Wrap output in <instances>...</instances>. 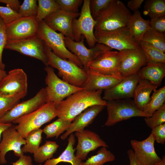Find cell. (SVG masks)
<instances>
[{
	"instance_id": "obj_1",
	"label": "cell",
	"mask_w": 165,
	"mask_h": 165,
	"mask_svg": "<svg viewBox=\"0 0 165 165\" xmlns=\"http://www.w3.org/2000/svg\"><path fill=\"white\" fill-rule=\"evenodd\" d=\"M102 90L77 91L55 103L57 116L71 122L88 107L94 105L106 106V101L101 97Z\"/></svg>"
},
{
	"instance_id": "obj_42",
	"label": "cell",
	"mask_w": 165,
	"mask_h": 165,
	"mask_svg": "<svg viewBox=\"0 0 165 165\" xmlns=\"http://www.w3.org/2000/svg\"><path fill=\"white\" fill-rule=\"evenodd\" d=\"M112 0H90V9L93 18L94 19L99 13L106 8Z\"/></svg>"
},
{
	"instance_id": "obj_18",
	"label": "cell",
	"mask_w": 165,
	"mask_h": 165,
	"mask_svg": "<svg viewBox=\"0 0 165 165\" xmlns=\"http://www.w3.org/2000/svg\"><path fill=\"white\" fill-rule=\"evenodd\" d=\"M80 13H71L61 9H59L46 17L44 21L51 29L58 31L65 37L73 40L72 23L75 19L79 16Z\"/></svg>"
},
{
	"instance_id": "obj_41",
	"label": "cell",
	"mask_w": 165,
	"mask_h": 165,
	"mask_svg": "<svg viewBox=\"0 0 165 165\" xmlns=\"http://www.w3.org/2000/svg\"><path fill=\"white\" fill-rule=\"evenodd\" d=\"M22 16L18 13L7 6H0V17L5 24H8Z\"/></svg>"
},
{
	"instance_id": "obj_17",
	"label": "cell",
	"mask_w": 165,
	"mask_h": 165,
	"mask_svg": "<svg viewBox=\"0 0 165 165\" xmlns=\"http://www.w3.org/2000/svg\"><path fill=\"white\" fill-rule=\"evenodd\" d=\"M2 138L0 142V162L6 163L5 156L7 152L13 151L18 157L24 155L21 146L26 143V141L13 125L5 130L2 134Z\"/></svg>"
},
{
	"instance_id": "obj_13",
	"label": "cell",
	"mask_w": 165,
	"mask_h": 165,
	"mask_svg": "<svg viewBox=\"0 0 165 165\" xmlns=\"http://www.w3.org/2000/svg\"><path fill=\"white\" fill-rule=\"evenodd\" d=\"M124 53V50L108 51L90 62L88 65V69L104 75L121 77L119 69Z\"/></svg>"
},
{
	"instance_id": "obj_47",
	"label": "cell",
	"mask_w": 165,
	"mask_h": 165,
	"mask_svg": "<svg viewBox=\"0 0 165 165\" xmlns=\"http://www.w3.org/2000/svg\"><path fill=\"white\" fill-rule=\"evenodd\" d=\"M12 165H33L31 158L29 156L23 155L15 162H11Z\"/></svg>"
},
{
	"instance_id": "obj_30",
	"label": "cell",
	"mask_w": 165,
	"mask_h": 165,
	"mask_svg": "<svg viewBox=\"0 0 165 165\" xmlns=\"http://www.w3.org/2000/svg\"><path fill=\"white\" fill-rule=\"evenodd\" d=\"M107 148L102 147L96 154L88 158L85 162L82 161L80 165H104L106 163L114 161L115 156Z\"/></svg>"
},
{
	"instance_id": "obj_22",
	"label": "cell",
	"mask_w": 165,
	"mask_h": 165,
	"mask_svg": "<svg viewBox=\"0 0 165 165\" xmlns=\"http://www.w3.org/2000/svg\"><path fill=\"white\" fill-rule=\"evenodd\" d=\"M105 107L103 105H96L86 109L75 117L68 129L61 136V139L64 140L73 132L85 130V128L93 122Z\"/></svg>"
},
{
	"instance_id": "obj_6",
	"label": "cell",
	"mask_w": 165,
	"mask_h": 165,
	"mask_svg": "<svg viewBox=\"0 0 165 165\" xmlns=\"http://www.w3.org/2000/svg\"><path fill=\"white\" fill-rule=\"evenodd\" d=\"M98 43L105 45L119 51L141 48L134 41L128 27L109 31H94Z\"/></svg>"
},
{
	"instance_id": "obj_24",
	"label": "cell",
	"mask_w": 165,
	"mask_h": 165,
	"mask_svg": "<svg viewBox=\"0 0 165 165\" xmlns=\"http://www.w3.org/2000/svg\"><path fill=\"white\" fill-rule=\"evenodd\" d=\"M158 86L148 80L140 79L134 90L133 97L134 102L139 110L143 111L145 107L149 103L150 94L156 89Z\"/></svg>"
},
{
	"instance_id": "obj_23",
	"label": "cell",
	"mask_w": 165,
	"mask_h": 165,
	"mask_svg": "<svg viewBox=\"0 0 165 165\" xmlns=\"http://www.w3.org/2000/svg\"><path fill=\"white\" fill-rule=\"evenodd\" d=\"M87 73L88 78L83 88L88 91L103 90L110 89L120 82L123 78L104 75L89 69Z\"/></svg>"
},
{
	"instance_id": "obj_29",
	"label": "cell",
	"mask_w": 165,
	"mask_h": 165,
	"mask_svg": "<svg viewBox=\"0 0 165 165\" xmlns=\"http://www.w3.org/2000/svg\"><path fill=\"white\" fill-rule=\"evenodd\" d=\"M72 122L58 118L55 121L46 126L42 129L47 138L55 137L57 138L69 128Z\"/></svg>"
},
{
	"instance_id": "obj_51",
	"label": "cell",
	"mask_w": 165,
	"mask_h": 165,
	"mask_svg": "<svg viewBox=\"0 0 165 165\" xmlns=\"http://www.w3.org/2000/svg\"><path fill=\"white\" fill-rule=\"evenodd\" d=\"M152 165H165V156L164 155L163 156L161 161L157 163H155Z\"/></svg>"
},
{
	"instance_id": "obj_32",
	"label": "cell",
	"mask_w": 165,
	"mask_h": 165,
	"mask_svg": "<svg viewBox=\"0 0 165 165\" xmlns=\"http://www.w3.org/2000/svg\"><path fill=\"white\" fill-rule=\"evenodd\" d=\"M141 42L147 43L161 51L165 52L164 33L150 28L145 33Z\"/></svg>"
},
{
	"instance_id": "obj_25",
	"label": "cell",
	"mask_w": 165,
	"mask_h": 165,
	"mask_svg": "<svg viewBox=\"0 0 165 165\" xmlns=\"http://www.w3.org/2000/svg\"><path fill=\"white\" fill-rule=\"evenodd\" d=\"M149 22L142 18L138 10L134 12L130 18L127 26L134 41L139 45L145 33L150 29Z\"/></svg>"
},
{
	"instance_id": "obj_52",
	"label": "cell",
	"mask_w": 165,
	"mask_h": 165,
	"mask_svg": "<svg viewBox=\"0 0 165 165\" xmlns=\"http://www.w3.org/2000/svg\"><path fill=\"white\" fill-rule=\"evenodd\" d=\"M6 72L0 68V81L7 74Z\"/></svg>"
},
{
	"instance_id": "obj_10",
	"label": "cell",
	"mask_w": 165,
	"mask_h": 165,
	"mask_svg": "<svg viewBox=\"0 0 165 165\" xmlns=\"http://www.w3.org/2000/svg\"><path fill=\"white\" fill-rule=\"evenodd\" d=\"M46 46L45 42L36 35L24 39L7 41L5 49L38 59L47 66L48 61Z\"/></svg>"
},
{
	"instance_id": "obj_20",
	"label": "cell",
	"mask_w": 165,
	"mask_h": 165,
	"mask_svg": "<svg viewBox=\"0 0 165 165\" xmlns=\"http://www.w3.org/2000/svg\"><path fill=\"white\" fill-rule=\"evenodd\" d=\"M140 79L138 73L123 78L113 87L105 90L102 99L107 101L133 97L134 90Z\"/></svg>"
},
{
	"instance_id": "obj_4",
	"label": "cell",
	"mask_w": 165,
	"mask_h": 165,
	"mask_svg": "<svg viewBox=\"0 0 165 165\" xmlns=\"http://www.w3.org/2000/svg\"><path fill=\"white\" fill-rule=\"evenodd\" d=\"M57 116L55 103L48 102L34 112L17 118L13 123L17 124L14 126L15 129L25 139L29 132L40 129Z\"/></svg>"
},
{
	"instance_id": "obj_31",
	"label": "cell",
	"mask_w": 165,
	"mask_h": 165,
	"mask_svg": "<svg viewBox=\"0 0 165 165\" xmlns=\"http://www.w3.org/2000/svg\"><path fill=\"white\" fill-rule=\"evenodd\" d=\"M42 129L40 128L29 132L25 138L26 143L21 148L24 153L34 154L40 147L42 140Z\"/></svg>"
},
{
	"instance_id": "obj_46",
	"label": "cell",
	"mask_w": 165,
	"mask_h": 165,
	"mask_svg": "<svg viewBox=\"0 0 165 165\" xmlns=\"http://www.w3.org/2000/svg\"><path fill=\"white\" fill-rule=\"evenodd\" d=\"M0 3L5 4L6 6L18 13L21 5L20 1L18 0H0Z\"/></svg>"
},
{
	"instance_id": "obj_48",
	"label": "cell",
	"mask_w": 165,
	"mask_h": 165,
	"mask_svg": "<svg viewBox=\"0 0 165 165\" xmlns=\"http://www.w3.org/2000/svg\"><path fill=\"white\" fill-rule=\"evenodd\" d=\"M144 2V0H130L127 3V8L134 12L138 10Z\"/></svg>"
},
{
	"instance_id": "obj_33",
	"label": "cell",
	"mask_w": 165,
	"mask_h": 165,
	"mask_svg": "<svg viewBox=\"0 0 165 165\" xmlns=\"http://www.w3.org/2000/svg\"><path fill=\"white\" fill-rule=\"evenodd\" d=\"M147 64L165 63V54L160 50L142 42L140 44Z\"/></svg>"
},
{
	"instance_id": "obj_40",
	"label": "cell",
	"mask_w": 165,
	"mask_h": 165,
	"mask_svg": "<svg viewBox=\"0 0 165 165\" xmlns=\"http://www.w3.org/2000/svg\"><path fill=\"white\" fill-rule=\"evenodd\" d=\"M61 9L67 12L77 13L78 8L83 0H55Z\"/></svg>"
},
{
	"instance_id": "obj_43",
	"label": "cell",
	"mask_w": 165,
	"mask_h": 165,
	"mask_svg": "<svg viewBox=\"0 0 165 165\" xmlns=\"http://www.w3.org/2000/svg\"><path fill=\"white\" fill-rule=\"evenodd\" d=\"M6 31V25L0 17V68L4 70L5 65L2 61V54L7 42Z\"/></svg>"
},
{
	"instance_id": "obj_14",
	"label": "cell",
	"mask_w": 165,
	"mask_h": 165,
	"mask_svg": "<svg viewBox=\"0 0 165 165\" xmlns=\"http://www.w3.org/2000/svg\"><path fill=\"white\" fill-rule=\"evenodd\" d=\"M28 77L24 70L15 68L9 71L0 81V96H10L27 93Z\"/></svg>"
},
{
	"instance_id": "obj_28",
	"label": "cell",
	"mask_w": 165,
	"mask_h": 165,
	"mask_svg": "<svg viewBox=\"0 0 165 165\" xmlns=\"http://www.w3.org/2000/svg\"><path fill=\"white\" fill-rule=\"evenodd\" d=\"M59 147V145L56 142L46 141L33 154L34 160L41 164L52 158Z\"/></svg>"
},
{
	"instance_id": "obj_3",
	"label": "cell",
	"mask_w": 165,
	"mask_h": 165,
	"mask_svg": "<svg viewBox=\"0 0 165 165\" xmlns=\"http://www.w3.org/2000/svg\"><path fill=\"white\" fill-rule=\"evenodd\" d=\"M45 51L48 65L57 69L62 79L75 86L83 87L88 78L87 72L76 64L64 59L54 54L46 44Z\"/></svg>"
},
{
	"instance_id": "obj_21",
	"label": "cell",
	"mask_w": 165,
	"mask_h": 165,
	"mask_svg": "<svg viewBox=\"0 0 165 165\" xmlns=\"http://www.w3.org/2000/svg\"><path fill=\"white\" fill-rule=\"evenodd\" d=\"M147 62L141 48L124 50L120 65L119 72L123 77L137 74Z\"/></svg>"
},
{
	"instance_id": "obj_2",
	"label": "cell",
	"mask_w": 165,
	"mask_h": 165,
	"mask_svg": "<svg viewBox=\"0 0 165 165\" xmlns=\"http://www.w3.org/2000/svg\"><path fill=\"white\" fill-rule=\"evenodd\" d=\"M132 14L123 2L112 0L94 19L95 31H109L127 26Z\"/></svg>"
},
{
	"instance_id": "obj_27",
	"label": "cell",
	"mask_w": 165,
	"mask_h": 165,
	"mask_svg": "<svg viewBox=\"0 0 165 165\" xmlns=\"http://www.w3.org/2000/svg\"><path fill=\"white\" fill-rule=\"evenodd\" d=\"M68 138L67 145L61 154L56 158H52L45 161L43 165H57L61 162H67L71 165H80L82 162L75 154V149L74 146L75 142V134L72 133Z\"/></svg>"
},
{
	"instance_id": "obj_8",
	"label": "cell",
	"mask_w": 165,
	"mask_h": 165,
	"mask_svg": "<svg viewBox=\"0 0 165 165\" xmlns=\"http://www.w3.org/2000/svg\"><path fill=\"white\" fill-rule=\"evenodd\" d=\"M46 72L45 82L47 96V102H59L71 94L83 90V87L72 85L59 78L55 73L53 68L46 66Z\"/></svg>"
},
{
	"instance_id": "obj_35",
	"label": "cell",
	"mask_w": 165,
	"mask_h": 165,
	"mask_svg": "<svg viewBox=\"0 0 165 165\" xmlns=\"http://www.w3.org/2000/svg\"><path fill=\"white\" fill-rule=\"evenodd\" d=\"M165 101V86L155 89L149 103L145 107L143 112L151 116L152 114L163 104Z\"/></svg>"
},
{
	"instance_id": "obj_11",
	"label": "cell",
	"mask_w": 165,
	"mask_h": 165,
	"mask_svg": "<svg viewBox=\"0 0 165 165\" xmlns=\"http://www.w3.org/2000/svg\"><path fill=\"white\" fill-rule=\"evenodd\" d=\"M84 37L82 35L81 40L76 42L65 37V43L68 49L74 54L80 61L83 68L87 72L89 64L103 53L112 50L103 44L97 43L92 48H88L85 45Z\"/></svg>"
},
{
	"instance_id": "obj_49",
	"label": "cell",
	"mask_w": 165,
	"mask_h": 165,
	"mask_svg": "<svg viewBox=\"0 0 165 165\" xmlns=\"http://www.w3.org/2000/svg\"><path fill=\"white\" fill-rule=\"evenodd\" d=\"M127 153L129 160V165H141L136 159L132 149L128 150Z\"/></svg>"
},
{
	"instance_id": "obj_12",
	"label": "cell",
	"mask_w": 165,
	"mask_h": 165,
	"mask_svg": "<svg viewBox=\"0 0 165 165\" xmlns=\"http://www.w3.org/2000/svg\"><path fill=\"white\" fill-rule=\"evenodd\" d=\"M47 102L46 87L42 88L31 98L19 102L0 119V123H10L17 118L29 114Z\"/></svg>"
},
{
	"instance_id": "obj_19",
	"label": "cell",
	"mask_w": 165,
	"mask_h": 165,
	"mask_svg": "<svg viewBox=\"0 0 165 165\" xmlns=\"http://www.w3.org/2000/svg\"><path fill=\"white\" fill-rule=\"evenodd\" d=\"M155 141L151 134L145 139L138 141L132 139L130 144L135 157L141 165H152L161 160L154 148Z\"/></svg>"
},
{
	"instance_id": "obj_26",
	"label": "cell",
	"mask_w": 165,
	"mask_h": 165,
	"mask_svg": "<svg viewBox=\"0 0 165 165\" xmlns=\"http://www.w3.org/2000/svg\"><path fill=\"white\" fill-rule=\"evenodd\" d=\"M138 74L140 79L147 80L158 86L165 76V63L147 64Z\"/></svg>"
},
{
	"instance_id": "obj_16",
	"label": "cell",
	"mask_w": 165,
	"mask_h": 165,
	"mask_svg": "<svg viewBox=\"0 0 165 165\" xmlns=\"http://www.w3.org/2000/svg\"><path fill=\"white\" fill-rule=\"evenodd\" d=\"M77 139L75 156L82 161L88 153L101 147H108V145L96 133L89 130L76 131L75 134Z\"/></svg>"
},
{
	"instance_id": "obj_36",
	"label": "cell",
	"mask_w": 165,
	"mask_h": 165,
	"mask_svg": "<svg viewBox=\"0 0 165 165\" xmlns=\"http://www.w3.org/2000/svg\"><path fill=\"white\" fill-rule=\"evenodd\" d=\"M36 19L38 23L50 14L61 9L55 0H38Z\"/></svg>"
},
{
	"instance_id": "obj_7",
	"label": "cell",
	"mask_w": 165,
	"mask_h": 165,
	"mask_svg": "<svg viewBox=\"0 0 165 165\" xmlns=\"http://www.w3.org/2000/svg\"><path fill=\"white\" fill-rule=\"evenodd\" d=\"M89 4L90 0H83L79 18L73 21L72 31L75 41L79 42L83 35L89 47L92 48L97 43L94 32L96 21L91 14Z\"/></svg>"
},
{
	"instance_id": "obj_50",
	"label": "cell",
	"mask_w": 165,
	"mask_h": 165,
	"mask_svg": "<svg viewBox=\"0 0 165 165\" xmlns=\"http://www.w3.org/2000/svg\"><path fill=\"white\" fill-rule=\"evenodd\" d=\"M12 125V123H0V140L3 132L8 128Z\"/></svg>"
},
{
	"instance_id": "obj_45",
	"label": "cell",
	"mask_w": 165,
	"mask_h": 165,
	"mask_svg": "<svg viewBox=\"0 0 165 165\" xmlns=\"http://www.w3.org/2000/svg\"><path fill=\"white\" fill-rule=\"evenodd\" d=\"M151 134L157 143L163 145L165 142V123L152 129Z\"/></svg>"
},
{
	"instance_id": "obj_34",
	"label": "cell",
	"mask_w": 165,
	"mask_h": 165,
	"mask_svg": "<svg viewBox=\"0 0 165 165\" xmlns=\"http://www.w3.org/2000/svg\"><path fill=\"white\" fill-rule=\"evenodd\" d=\"M143 14L151 19L165 16V0H146L144 6Z\"/></svg>"
},
{
	"instance_id": "obj_15",
	"label": "cell",
	"mask_w": 165,
	"mask_h": 165,
	"mask_svg": "<svg viewBox=\"0 0 165 165\" xmlns=\"http://www.w3.org/2000/svg\"><path fill=\"white\" fill-rule=\"evenodd\" d=\"M6 25L7 41L20 40L37 35L39 23L36 16L22 17Z\"/></svg>"
},
{
	"instance_id": "obj_38",
	"label": "cell",
	"mask_w": 165,
	"mask_h": 165,
	"mask_svg": "<svg viewBox=\"0 0 165 165\" xmlns=\"http://www.w3.org/2000/svg\"><path fill=\"white\" fill-rule=\"evenodd\" d=\"M146 125L151 129L165 123V105L164 104L149 117H145Z\"/></svg>"
},
{
	"instance_id": "obj_5",
	"label": "cell",
	"mask_w": 165,
	"mask_h": 165,
	"mask_svg": "<svg viewBox=\"0 0 165 165\" xmlns=\"http://www.w3.org/2000/svg\"><path fill=\"white\" fill-rule=\"evenodd\" d=\"M37 35L56 55L64 59H67L75 63L79 67L83 68V65L78 58L66 47L64 35L51 29L43 20L39 23Z\"/></svg>"
},
{
	"instance_id": "obj_53",
	"label": "cell",
	"mask_w": 165,
	"mask_h": 165,
	"mask_svg": "<svg viewBox=\"0 0 165 165\" xmlns=\"http://www.w3.org/2000/svg\"><path fill=\"white\" fill-rule=\"evenodd\" d=\"M42 165L41 164H39V165Z\"/></svg>"
},
{
	"instance_id": "obj_37",
	"label": "cell",
	"mask_w": 165,
	"mask_h": 165,
	"mask_svg": "<svg viewBox=\"0 0 165 165\" xmlns=\"http://www.w3.org/2000/svg\"><path fill=\"white\" fill-rule=\"evenodd\" d=\"M27 93L17 94L10 96H0V119L8 111L20 102Z\"/></svg>"
},
{
	"instance_id": "obj_44",
	"label": "cell",
	"mask_w": 165,
	"mask_h": 165,
	"mask_svg": "<svg viewBox=\"0 0 165 165\" xmlns=\"http://www.w3.org/2000/svg\"><path fill=\"white\" fill-rule=\"evenodd\" d=\"M149 26L150 29L164 33L165 31V16L151 19Z\"/></svg>"
},
{
	"instance_id": "obj_39",
	"label": "cell",
	"mask_w": 165,
	"mask_h": 165,
	"mask_svg": "<svg viewBox=\"0 0 165 165\" xmlns=\"http://www.w3.org/2000/svg\"><path fill=\"white\" fill-rule=\"evenodd\" d=\"M36 0H24L20 6L18 13L22 17L36 16L38 6Z\"/></svg>"
},
{
	"instance_id": "obj_9",
	"label": "cell",
	"mask_w": 165,
	"mask_h": 165,
	"mask_svg": "<svg viewBox=\"0 0 165 165\" xmlns=\"http://www.w3.org/2000/svg\"><path fill=\"white\" fill-rule=\"evenodd\" d=\"M108 117L105 126L110 127L132 117L151 116L138 109L134 102L120 100L107 101Z\"/></svg>"
}]
</instances>
